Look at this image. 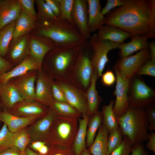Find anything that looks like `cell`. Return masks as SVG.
<instances>
[{"label": "cell", "mask_w": 155, "mask_h": 155, "mask_svg": "<svg viewBox=\"0 0 155 155\" xmlns=\"http://www.w3.org/2000/svg\"><path fill=\"white\" fill-rule=\"evenodd\" d=\"M123 4L106 16V25L115 26L128 32L131 39L147 36L150 15V0H123Z\"/></svg>", "instance_id": "obj_1"}, {"label": "cell", "mask_w": 155, "mask_h": 155, "mask_svg": "<svg viewBox=\"0 0 155 155\" xmlns=\"http://www.w3.org/2000/svg\"><path fill=\"white\" fill-rule=\"evenodd\" d=\"M30 34L44 37L55 47L64 49L80 46L86 40L74 24L59 18L38 22L36 27Z\"/></svg>", "instance_id": "obj_2"}, {"label": "cell", "mask_w": 155, "mask_h": 155, "mask_svg": "<svg viewBox=\"0 0 155 155\" xmlns=\"http://www.w3.org/2000/svg\"><path fill=\"white\" fill-rule=\"evenodd\" d=\"M81 46L70 49L55 48L45 56L42 64V69L52 80L68 81Z\"/></svg>", "instance_id": "obj_3"}, {"label": "cell", "mask_w": 155, "mask_h": 155, "mask_svg": "<svg viewBox=\"0 0 155 155\" xmlns=\"http://www.w3.org/2000/svg\"><path fill=\"white\" fill-rule=\"evenodd\" d=\"M116 117L123 136L128 138L132 146L148 140L147 115L142 108L129 105L124 114Z\"/></svg>", "instance_id": "obj_4"}, {"label": "cell", "mask_w": 155, "mask_h": 155, "mask_svg": "<svg viewBox=\"0 0 155 155\" xmlns=\"http://www.w3.org/2000/svg\"><path fill=\"white\" fill-rule=\"evenodd\" d=\"M78 119L57 116L51 128L47 144L72 147L78 128Z\"/></svg>", "instance_id": "obj_5"}, {"label": "cell", "mask_w": 155, "mask_h": 155, "mask_svg": "<svg viewBox=\"0 0 155 155\" xmlns=\"http://www.w3.org/2000/svg\"><path fill=\"white\" fill-rule=\"evenodd\" d=\"M90 45L86 40L80 52L68 82L86 92L90 84L93 70L90 57Z\"/></svg>", "instance_id": "obj_6"}, {"label": "cell", "mask_w": 155, "mask_h": 155, "mask_svg": "<svg viewBox=\"0 0 155 155\" xmlns=\"http://www.w3.org/2000/svg\"><path fill=\"white\" fill-rule=\"evenodd\" d=\"M90 51V57L93 69H95L98 77H101L106 64L108 61L107 55L109 51L118 48L120 44L102 39L96 33L91 36L89 40Z\"/></svg>", "instance_id": "obj_7"}, {"label": "cell", "mask_w": 155, "mask_h": 155, "mask_svg": "<svg viewBox=\"0 0 155 155\" xmlns=\"http://www.w3.org/2000/svg\"><path fill=\"white\" fill-rule=\"evenodd\" d=\"M128 100L129 105L142 108L153 102L155 93L140 78H132L129 80Z\"/></svg>", "instance_id": "obj_8"}, {"label": "cell", "mask_w": 155, "mask_h": 155, "mask_svg": "<svg viewBox=\"0 0 155 155\" xmlns=\"http://www.w3.org/2000/svg\"><path fill=\"white\" fill-rule=\"evenodd\" d=\"M150 59L148 48L140 51L134 55L121 57L117 61L115 66L124 80H129Z\"/></svg>", "instance_id": "obj_9"}, {"label": "cell", "mask_w": 155, "mask_h": 155, "mask_svg": "<svg viewBox=\"0 0 155 155\" xmlns=\"http://www.w3.org/2000/svg\"><path fill=\"white\" fill-rule=\"evenodd\" d=\"M55 80L63 90L68 103L80 113L82 118L90 117L88 113L86 92L69 82Z\"/></svg>", "instance_id": "obj_10"}, {"label": "cell", "mask_w": 155, "mask_h": 155, "mask_svg": "<svg viewBox=\"0 0 155 155\" xmlns=\"http://www.w3.org/2000/svg\"><path fill=\"white\" fill-rule=\"evenodd\" d=\"M56 116L55 112L49 108L46 115L27 128L31 142L39 141L47 144L51 126Z\"/></svg>", "instance_id": "obj_11"}, {"label": "cell", "mask_w": 155, "mask_h": 155, "mask_svg": "<svg viewBox=\"0 0 155 155\" xmlns=\"http://www.w3.org/2000/svg\"><path fill=\"white\" fill-rule=\"evenodd\" d=\"M114 70L116 78V84L115 91L116 99L113 110L116 117H118L124 114L129 106L128 94L129 80H124L118 69L115 66Z\"/></svg>", "instance_id": "obj_12"}, {"label": "cell", "mask_w": 155, "mask_h": 155, "mask_svg": "<svg viewBox=\"0 0 155 155\" xmlns=\"http://www.w3.org/2000/svg\"><path fill=\"white\" fill-rule=\"evenodd\" d=\"M38 71L30 70L9 81L13 84L24 100L36 101L35 84Z\"/></svg>", "instance_id": "obj_13"}, {"label": "cell", "mask_w": 155, "mask_h": 155, "mask_svg": "<svg viewBox=\"0 0 155 155\" xmlns=\"http://www.w3.org/2000/svg\"><path fill=\"white\" fill-rule=\"evenodd\" d=\"M52 80L42 69L38 71L35 85V101L48 108L54 101L52 90Z\"/></svg>", "instance_id": "obj_14"}, {"label": "cell", "mask_w": 155, "mask_h": 155, "mask_svg": "<svg viewBox=\"0 0 155 155\" xmlns=\"http://www.w3.org/2000/svg\"><path fill=\"white\" fill-rule=\"evenodd\" d=\"M71 17L74 24L86 40L91 37L88 26V7L86 0H74Z\"/></svg>", "instance_id": "obj_15"}, {"label": "cell", "mask_w": 155, "mask_h": 155, "mask_svg": "<svg viewBox=\"0 0 155 155\" xmlns=\"http://www.w3.org/2000/svg\"><path fill=\"white\" fill-rule=\"evenodd\" d=\"M48 111V108L36 101L24 99L15 104L9 113L20 117L38 119L46 115Z\"/></svg>", "instance_id": "obj_16"}, {"label": "cell", "mask_w": 155, "mask_h": 155, "mask_svg": "<svg viewBox=\"0 0 155 155\" xmlns=\"http://www.w3.org/2000/svg\"><path fill=\"white\" fill-rule=\"evenodd\" d=\"M29 34L13 38L10 42L5 58L14 67L20 63L29 54Z\"/></svg>", "instance_id": "obj_17"}, {"label": "cell", "mask_w": 155, "mask_h": 155, "mask_svg": "<svg viewBox=\"0 0 155 155\" xmlns=\"http://www.w3.org/2000/svg\"><path fill=\"white\" fill-rule=\"evenodd\" d=\"M29 54L37 61L40 67L47 53L55 47L48 39L40 36L29 34Z\"/></svg>", "instance_id": "obj_18"}, {"label": "cell", "mask_w": 155, "mask_h": 155, "mask_svg": "<svg viewBox=\"0 0 155 155\" xmlns=\"http://www.w3.org/2000/svg\"><path fill=\"white\" fill-rule=\"evenodd\" d=\"M41 69L36 60L29 54L11 70L0 75V83H5L10 80L22 75L31 70Z\"/></svg>", "instance_id": "obj_19"}, {"label": "cell", "mask_w": 155, "mask_h": 155, "mask_svg": "<svg viewBox=\"0 0 155 155\" xmlns=\"http://www.w3.org/2000/svg\"><path fill=\"white\" fill-rule=\"evenodd\" d=\"M23 100L9 81L5 84L0 83V102L3 111L10 112L15 104Z\"/></svg>", "instance_id": "obj_20"}, {"label": "cell", "mask_w": 155, "mask_h": 155, "mask_svg": "<svg viewBox=\"0 0 155 155\" xmlns=\"http://www.w3.org/2000/svg\"><path fill=\"white\" fill-rule=\"evenodd\" d=\"M21 9L18 0H3L0 2V30L18 18Z\"/></svg>", "instance_id": "obj_21"}, {"label": "cell", "mask_w": 155, "mask_h": 155, "mask_svg": "<svg viewBox=\"0 0 155 155\" xmlns=\"http://www.w3.org/2000/svg\"><path fill=\"white\" fill-rule=\"evenodd\" d=\"M88 7V26L91 34L100 29L105 24L106 18L101 13L100 0H86Z\"/></svg>", "instance_id": "obj_22"}, {"label": "cell", "mask_w": 155, "mask_h": 155, "mask_svg": "<svg viewBox=\"0 0 155 155\" xmlns=\"http://www.w3.org/2000/svg\"><path fill=\"white\" fill-rule=\"evenodd\" d=\"M37 18L21 9L16 20L13 38L30 34L36 27Z\"/></svg>", "instance_id": "obj_23"}, {"label": "cell", "mask_w": 155, "mask_h": 155, "mask_svg": "<svg viewBox=\"0 0 155 155\" xmlns=\"http://www.w3.org/2000/svg\"><path fill=\"white\" fill-rule=\"evenodd\" d=\"M37 119L34 118L20 117L3 111L0 113V121L5 124L9 130L13 133L30 125Z\"/></svg>", "instance_id": "obj_24"}, {"label": "cell", "mask_w": 155, "mask_h": 155, "mask_svg": "<svg viewBox=\"0 0 155 155\" xmlns=\"http://www.w3.org/2000/svg\"><path fill=\"white\" fill-rule=\"evenodd\" d=\"M109 132L102 123L98 130L95 139L89 150L92 155H111L108 149Z\"/></svg>", "instance_id": "obj_25"}, {"label": "cell", "mask_w": 155, "mask_h": 155, "mask_svg": "<svg viewBox=\"0 0 155 155\" xmlns=\"http://www.w3.org/2000/svg\"><path fill=\"white\" fill-rule=\"evenodd\" d=\"M96 34L102 39L120 44L123 43L126 39L130 37L128 32L115 26L106 24L98 30Z\"/></svg>", "instance_id": "obj_26"}, {"label": "cell", "mask_w": 155, "mask_h": 155, "mask_svg": "<svg viewBox=\"0 0 155 155\" xmlns=\"http://www.w3.org/2000/svg\"><path fill=\"white\" fill-rule=\"evenodd\" d=\"M98 78L96 70L93 69L90 85L86 92L88 113L90 117L98 110L99 104L102 100L96 88V81Z\"/></svg>", "instance_id": "obj_27"}, {"label": "cell", "mask_w": 155, "mask_h": 155, "mask_svg": "<svg viewBox=\"0 0 155 155\" xmlns=\"http://www.w3.org/2000/svg\"><path fill=\"white\" fill-rule=\"evenodd\" d=\"M131 39L130 42L120 44L118 46L121 57L129 56L135 52L148 48L149 42L146 36H136Z\"/></svg>", "instance_id": "obj_28"}, {"label": "cell", "mask_w": 155, "mask_h": 155, "mask_svg": "<svg viewBox=\"0 0 155 155\" xmlns=\"http://www.w3.org/2000/svg\"><path fill=\"white\" fill-rule=\"evenodd\" d=\"M90 117L78 120V128L72 148L75 155H80L86 148V139L88 124Z\"/></svg>", "instance_id": "obj_29"}, {"label": "cell", "mask_w": 155, "mask_h": 155, "mask_svg": "<svg viewBox=\"0 0 155 155\" xmlns=\"http://www.w3.org/2000/svg\"><path fill=\"white\" fill-rule=\"evenodd\" d=\"M103 122L101 112L98 110L90 117L88 124L86 139V146L89 147L92 144L96 132Z\"/></svg>", "instance_id": "obj_30"}, {"label": "cell", "mask_w": 155, "mask_h": 155, "mask_svg": "<svg viewBox=\"0 0 155 155\" xmlns=\"http://www.w3.org/2000/svg\"><path fill=\"white\" fill-rule=\"evenodd\" d=\"M49 108L53 110L57 116L77 119L82 117L79 111L67 103L54 100Z\"/></svg>", "instance_id": "obj_31"}, {"label": "cell", "mask_w": 155, "mask_h": 155, "mask_svg": "<svg viewBox=\"0 0 155 155\" xmlns=\"http://www.w3.org/2000/svg\"><path fill=\"white\" fill-rule=\"evenodd\" d=\"M16 20L7 25L0 30V55L4 58L7 55L10 42L13 38Z\"/></svg>", "instance_id": "obj_32"}, {"label": "cell", "mask_w": 155, "mask_h": 155, "mask_svg": "<svg viewBox=\"0 0 155 155\" xmlns=\"http://www.w3.org/2000/svg\"><path fill=\"white\" fill-rule=\"evenodd\" d=\"M115 103L111 100L109 103L102 107V113L103 117V123L108 129L109 133L115 131L119 127L118 122L114 114L113 108Z\"/></svg>", "instance_id": "obj_33"}, {"label": "cell", "mask_w": 155, "mask_h": 155, "mask_svg": "<svg viewBox=\"0 0 155 155\" xmlns=\"http://www.w3.org/2000/svg\"><path fill=\"white\" fill-rule=\"evenodd\" d=\"M31 142L27 128H23L14 133L12 146H14L24 153L28 145Z\"/></svg>", "instance_id": "obj_34"}, {"label": "cell", "mask_w": 155, "mask_h": 155, "mask_svg": "<svg viewBox=\"0 0 155 155\" xmlns=\"http://www.w3.org/2000/svg\"><path fill=\"white\" fill-rule=\"evenodd\" d=\"M35 3L37 8L36 18L38 22L49 21L57 18L44 0H36Z\"/></svg>", "instance_id": "obj_35"}, {"label": "cell", "mask_w": 155, "mask_h": 155, "mask_svg": "<svg viewBox=\"0 0 155 155\" xmlns=\"http://www.w3.org/2000/svg\"><path fill=\"white\" fill-rule=\"evenodd\" d=\"M13 134L3 123L0 130V152L12 146Z\"/></svg>", "instance_id": "obj_36"}, {"label": "cell", "mask_w": 155, "mask_h": 155, "mask_svg": "<svg viewBox=\"0 0 155 155\" xmlns=\"http://www.w3.org/2000/svg\"><path fill=\"white\" fill-rule=\"evenodd\" d=\"M60 7V15L59 18L73 23L71 14L74 0H57Z\"/></svg>", "instance_id": "obj_37"}, {"label": "cell", "mask_w": 155, "mask_h": 155, "mask_svg": "<svg viewBox=\"0 0 155 155\" xmlns=\"http://www.w3.org/2000/svg\"><path fill=\"white\" fill-rule=\"evenodd\" d=\"M109 134L108 139V149L111 154L121 144L123 141V135L119 127L117 129L109 132Z\"/></svg>", "instance_id": "obj_38"}, {"label": "cell", "mask_w": 155, "mask_h": 155, "mask_svg": "<svg viewBox=\"0 0 155 155\" xmlns=\"http://www.w3.org/2000/svg\"><path fill=\"white\" fill-rule=\"evenodd\" d=\"M132 146L129 139L127 136L124 135L121 144L112 152L111 155H129Z\"/></svg>", "instance_id": "obj_39"}, {"label": "cell", "mask_w": 155, "mask_h": 155, "mask_svg": "<svg viewBox=\"0 0 155 155\" xmlns=\"http://www.w3.org/2000/svg\"><path fill=\"white\" fill-rule=\"evenodd\" d=\"M49 145V151L46 155H75L72 147L65 148Z\"/></svg>", "instance_id": "obj_40"}, {"label": "cell", "mask_w": 155, "mask_h": 155, "mask_svg": "<svg viewBox=\"0 0 155 155\" xmlns=\"http://www.w3.org/2000/svg\"><path fill=\"white\" fill-rule=\"evenodd\" d=\"M150 15L149 23V31L146 36L148 38L155 37V0H150Z\"/></svg>", "instance_id": "obj_41"}, {"label": "cell", "mask_w": 155, "mask_h": 155, "mask_svg": "<svg viewBox=\"0 0 155 155\" xmlns=\"http://www.w3.org/2000/svg\"><path fill=\"white\" fill-rule=\"evenodd\" d=\"M52 86L54 100L59 102L68 103L63 90L55 80H52Z\"/></svg>", "instance_id": "obj_42"}, {"label": "cell", "mask_w": 155, "mask_h": 155, "mask_svg": "<svg viewBox=\"0 0 155 155\" xmlns=\"http://www.w3.org/2000/svg\"><path fill=\"white\" fill-rule=\"evenodd\" d=\"M136 74L155 77V62L150 59L148 60L140 68Z\"/></svg>", "instance_id": "obj_43"}, {"label": "cell", "mask_w": 155, "mask_h": 155, "mask_svg": "<svg viewBox=\"0 0 155 155\" xmlns=\"http://www.w3.org/2000/svg\"><path fill=\"white\" fill-rule=\"evenodd\" d=\"M18 1L22 10L37 18L36 13L34 7L35 0H18Z\"/></svg>", "instance_id": "obj_44"}, {"label": "cell", "mask_w": 155, "mask_h": 155, "mask_svg": "<svg viewBox=\"0 0 155 155\" xmlns=\"http://www.w3.org/2000/svg\"><path fill=\"white\" fill-rule=\"evenodd\" d=\"M147 115L148 127V131L155 130V108L154 105L149 106L146 111Z\"/></svg>", "instance_id": "obj_45"}, {"label": "cell", "mask_w": 155, "mask_h": 155, "mask_svg": "<svg viewBox=\"0 0 155 155\" xmlns=\"http://www.w3.org/2000/svg\"><path fill=\"white\" fill-rule=\"evenodd\" d=\"M123 0H107L105 6L101 10V13L104 16L107 14L113 9L122 6Z\"/></svg>", "instance_id": "obj_46"}, {"label": "cell", "mask_w": 155, "mask_h": 155, "mask_svg": "<svg viewBox=\"0 0 155 155\" xmlns=\"http://www.w3.org/2000/svg\"><path fill=\"white\" fill-rule=\"evenodd\" d=\"M101 81L105 86H112L116 81V78L113 73L111 71L108 70L101 75Z\"/></svg>", "instance_id": "obj_47"}, {"label": "cell", "mask_w": 155, "mask_h": 155, "mask_svg": "<svg viewBox=\"0 0 155 155\" xmlns=\"http://www.w3.org/2000/svg\"><path fill=\"white\" fill-rule=\"evenodd\" d=\"M44 1L57 18L60 15V9L59 5L57 0H44Z\"/></svg>", "instance_id": "obj_48"}, {"label": "cell", "mask_w": 155, "mask_h": 155, "mask_svg": "<svg viewBox=\"0 0 155 155\" xmlns=\"http://www.w3.org/2000/svg\"><path fill=\"white\" fill-rule=\"evenodd\" d=\"M13 65L5 58L0 55V75L12 69Z\"/></svg>", "instance_id": "obj_49"}, {"label": "cell", "mask_w": 155, "mask_h": 155, "mask_svg": "<svg viewBox=\"0 0 155 155\" xmlns=\"http://www.w3.org/2000/svg\"><path fill=\"white\" fill-rule=\"evenodd\" d=\"M131 153V155H148V154L142 143L132 146Z\"/></svg>", "instance_id": "obj_50"}, {"label": "cell", "mask_w": 155, "mask_h": 155, "mask_svg": "<svg viewBox=\"0 0 155 155\" xmlns=\"http://www.w3.org/2000/svg\"><path fill=\"white\" fill-rule=\"evenodd\" d=\"M150 133H148V142L146 144L145 147L148 150L153 152L155 153V133L150 131Z\"/></svg>", "instance_id": "obj_51"}, {"label": "cell", "mask_w": 155, "mask_h": 155, "mask_svg": "<svg viewBox=\"0 0 155 155\" xmlns=\"http://www.w3.org/2000/svg\"><path fill=\"white\" fill-rule=\"evenodd\" d=\"M21 151L14 146H11L0 152V155H23Z\"/></svg>", "instance_id": "obj_52"}, {"label": "cell", "mask_w": 155, "mask_h": 155, "mask_svg": "<svg viewBox=\"0 0 155 155\" xmlns=\"http://www.w3.org/2000/svg\"><path fill=\"white\" fill-rule=\"evenodd\" d=\"M148 49L150 55V59L155 62V42L154 40L149 42Z\"/></svg>", "instance_id": "obj_53"}, {"label": "cell", "mask_w": 155, "mask_h": 155, "mask_svg": "<svg viewBox=\"0 0 155 155\" xmlns=\"http://www.w3.org/2000/svg\"><path fill=\"white\" fill-rule=\"evenodd\" d=\"M47 144L44 142L37 141L32 142L31 144L30 145V147L34 150L38 151V150L42 146Z\"/></svg>", "instance_id": "obj_54"}, {"label": "cell", "mask_w": 155, "mask_h": 155, "mask_svg": "<svg viewBox=\"0 0 155 155\" xmlns=\"http://www.w3.org/2000/svg\"><path fill=\"white\" fill-rule=\"evenodd\" d=\"M45 144L42 146L38 150V152L40 155H46L48 152L49 150V148Z\"/></svg>", "instance_id": "obj_55"}, {"label": "cell", "mask_w": 155, "mask_h": 155, "mask_svg": "<svg viewBox=\"0 0 155 155\" xmlns=\"http://www.w3.org/2000/svg\"><path fill=\"white\" fill-rule=\"evenodd\" d=\"M23 155H40L34 151L30 147H26Z\"/></svg>", "instance_id": "obj_56"}, {"label": "cell", "mask_w": 155, "mask_h": 155, "mask_svg": "<svg viewBox=\"0 0 155 155\" xmlns=\"http://www.w3.org/2000/svg\"><path fill=\"white\" fill-rule=\"evenodd\" d=\"M80 155H92L89 149L85 148L81 153Z\"/></svg>", "instance_id": "obj_57"}, {"label": "cell", "mask_w": 155, "mask_h": 155, "mask_svg": "<svg viewBox=\"0 0 155 155\" xmlns=\"http://www.w3.org/2000/svg\"><path fill=\"white\" fill-rule=\"evenodd\" d=\"M2 109L1 106L0 102V113L2 111Z\"/></svg>", "instance_id": "obj_58"}, {"label": "cell", "mask_w": 155, "mask_h": 155, "mask_svg": "<svg viewBox=\"0 0 155 155\" xmlns=\"http://www.w3.org/2000/svg\"><path fill=\"white\" fill-rule=\"evenodd\" d=\"M2 1V0H0V2Z\"/></svg>", "instance_id": "obj_59"}]
</instances>
